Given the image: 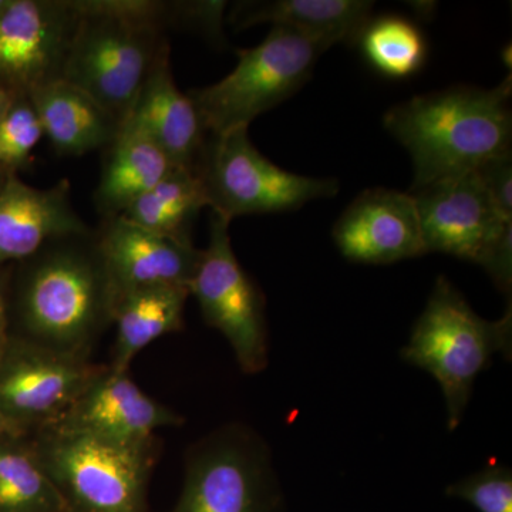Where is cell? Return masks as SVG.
<instances>
[{"mask_svg": "<svg viewBox=\"0 0 512 512\" xmlns=\"http://www.w3.org/2000/svg\"><path fill=\"white\" fill-rule=\"evenodd\" d=\"M114 299L96 231L47 241L10 275L12 335L60 355L89 359L113 323Z\"/></svg>", "mask_w": 512, "mask_h": 512, "instance_id": "6da1fadb", "label": "cell"}, {"mask_svg": "<svg viewBox=\"0 0 512 512\" xmlns=\"http://www.w3.org/2000/svg\"><path fill=\"white\" fill-rule=\"evenodd\" d=\"M511 76L500 86L453 87L392 107L383 126L413 160L412 187L470 173L511 154Z\"/></svg>", "mask_w": 512, "mask_h": 512, "instance_id": "7a4b0ae2", "label": "cell"}, {"mask_svg": "<svg viewBox=\"0 0 512 512\" xmlns=\"http://www.w3.org/2000/svg\"><path fill=\"white\" fill-rule=\"evenodd\" d=\"M511 343V305L503 318L483 319L446 276H439L402 357L440 384L453 431L463 420L478 375L495 353L510 357Z\"/></svg>", "mask_w": 512, "mask_h": 512, "instance_id": "3957f363", "label": "cell"}, {"mask_svg": "<svg viewBox=\"0 0 512 512\" xmlns=\"http://www.w3.org/2000/svg\"><path fill=\"white\" fill-rule=\"evenodd\" d=\"M30 440L70 511L146 512L154 439L124 444L49 426Z\"/></svg>", "mask_w": 512, "mask_h": 512, "instance_id": "277c9868", "label": "cell"}, {"mask_svg": "<svg viewBox=\"0 0 512 512\" xmlns=\"http://www.w3.org/2000/svg\"><path fill=\"white\" fill-rule=\"evenodd\" d=\"M326 50L295 30L272 26L258 46L238 50L237 66L228 76L187 94L210 136L248 128L301 90Z\"/></svg>", "mask_w": 512, "mask_h": 512, "instance_id": "5b68a950", "label": "cell"}, {"mask_svg": "<svg viewBox=\"0 0 512 512\" xmlns=\"http://www.w3.org/2000/svg\"><path fill=\"white\" fill-rule=\"evenodd\" d=\"M282 494L264 439L229 424L187 454L183 493L174 512H279Z\"/></svg>", "mask_w": 512, "mask_h": 512, "instance_id": "8992f818", "label": "cell"}, {"mask_svg": "<svg viewBox=\"0 0 512 512\" xmlns=\"http://www.w3.org/2000/svg\"><path fill=\"white\" fill-rule=\"evenodd\" d=\"M208 208L228 221L242 215L295 211L306 202L335 197V178L282 170L256 150L248 128L208 137L197 168Z\"/></svg>", "mask_w": 512, "mask_h": 512, "instance_id": "52a82bcc", "label": "cell"}, {"mask_svg": "<svg viewBox=\"0 0 512 512\" xmlns=\"http://www.w3.org/2000/svg\"><path fill=\"white\" fill-rule=\"evenodd\" d=\"M77 13L79 23L62 80L89 94L123 123L161 50L168 45L167 36L161 30L99 13Z\"/></svg>", "mask_w": 512, "mask_h": 512, "instance_id": "ba28073f", "label": "cell"}, {"mask_svg": "<svg viewBox=\"0 0 512 512\" xmlns=\"http://www.w3.org/2000/svg\"><path fill=\"white\" fill-rule=\"evenodd\" d=\"M229 224L227 218L211 211L208 247L201 249L188 289L197 298L207 325L228 340L242 372L255 375L268 365L265 299L239 265Z\"/></svg>", "mask_w": 512, "mask_h": 512, "instance_id": "9c48e42d", "label": "cell"}, {"mask_svg": "<svg viewBox=\"0 0 512 512\" xmlns=\"http://www.w3.org/2000/svg\"><path fill=\"white\" fill-rule=\"evenodd\" d=\"M107 369L10 336L0 357V414L19 434L52 426Z\"/></svg>", "mask_w": 512, "mask_h": 512, "instance_id": "30bf717a", "label": "cell"}, {"mask_svg": "<svg viewBox=\"0 0 512 512\" xmlns=\"http://www.w3.org/2000/svg\"><path fill=\"white\" fill-rule=\"evenodd\" d=\"M77 23L72 0H8L0 10V84L30 96L62 80Z\"/></svg>", "mask_w": 512, "mask_h": 512, "instance_id": "8fae6325", "label": "cell"}, {"mask_svg": "<svg viewBox=\"0 0 512 512\" xmlns=\"http://www.w3.org/2000/svg\"><path fill=\"white\" fill-rule=\"evenodd\" d=\"M407 194L416 205L426 254L441 252L480 264L512 222L495 210L476 171L412 187Z\"/></svg>", "mask_w": 512, "mask_h": 512, "instance_id": "7c38bea8", "label": "cell"}, {"mask_svg": "<svg viewBox=\"0 0 512 512\" xmlns=\"http://www.w3.org/2000/svg\"><path fill=\"white\" fill-rule=\"evenodd\" d=\"M96 239L116 301L150 286L188 288L201 258L192 242L154 234L123 217L101 221Z\"/></svg>", "mask_w": 512, "mask_h": 512, "instance_id": "4fadbf2b", "label": "cell"}, {"mask_svg": "<svg viewBox=\"0 0 512 512\" xmlns=\"http://www.w3.org/2000/svg\"><path fill=\"white\" fill-rule=\"evenodd\" d=\"M333 239L346 259L359 264H393L426 255L413 198L387 188L356 197L336 222Z\"/></svg>", "mask_w": 512, "mask_h": 512, "instance_id": "5bb4252c", "label": "cell"}, {"mask_svg": "<svg viewBox=\"0 0 512 512\" xmlns=\"http://www.w3.org/2000/svg\"><path fill=\"white\" fill-rule=\"evenodd\" d=\"M183 421V416L147 396L128 372H113L107 366L52 426L134 444L154 439V431Z\"/></svg>", "mask_w": 512, "mask_h": 512, "instance_id": "9a60e30c", "label": "cell"}, {"mask_svg": "<svg viewBox=\"0 0 512 512\" xmlns=\"http://www.w3.org/2000/svg\"><path fill=\"white\" fill-rule=\"evenodd\" d=\"M90 231L74 210L69 181L36 188L16 174L6 178L0 190V268L25 261L50 239Z\"/></svg>", "mask_w": 512, "mask_h": 512, "instance_id": "2e32d148", "label": "cell"}, {"mask_svg": "<svg viewBox=\"0 0 512 512\" xmlns=\"http://www.w3.org/2000/svg\"><path fill=\"white\" fill-rule=\"evenodd\" d=\"M170 43L161 50L126 120L140 127L170 163L197 173L210 134L188 94L175 84Z\"/></svg>", "mask_w": 512, "mask_h": 512, "instance_id": "e0dca14e", "label": "cell"}, {"mask_svg": "<svg viewBox=\"0 0 512 512\" xmlns=\"http://www.w3.org/2000/svg\"><path fill=\"white\" fill-rule=\"evenodd\" d=\"M373 8L367 0H249L231 6L227 18L238 30L262 23L295 30L329 50L359 42Z\"/></svg>", "mask_w": 512, "mask_h": 512, "instance_id": "ac0fdd59", "label": "cell"}, {"mask_svg": "<svg viewBox=\"0 0 512 512\" xmlns=\"http://www.w3.org/2000/svg\"><path fill=\"white\" fill-rule=\"evenodd\" d=\"M29 99L59 156L80 157L107 148L123 124L89 94L64 80L40 87Z\"/></svg>", "mask_w": 512, "mask_h": 512, "instance_id": "d6986e66", "label": "cell"}, {"mask_svg": "<svg viewBox=\"0 0 512 512\" xmlns=\"http://www.w3.org/2000/svg\"><path fill=\"white\" fill-rule=\"evenodd\" d=\"M173 167L150 137L124 120L113 143L106 148L94 207L103 220L120 217L141 195L154 187Z\"/></svg>", "mask_w": 512, "mask_h": 512, "instance_id": "ffe728a7", "label": "cell"}, {"mask_svg": "<svg viewBox=\"0 0 512 512\" xmlns=\"http://www.w3.org/2000/svg\"><path fill=\"white\" fill-rule=\"evenodd\" d=\"M190 289L180 285L150 286L120 296L114 306L116 325L113 372L126 373L134 357L150 343L184 328V309Z\"/></svg>", "mask_w": 512, "mask_h": 512, "instance_id": "44dd1931", "label": "cell"}, {"mask_svg": "<svg viewBox=\"0 0 512 512\" xmlns=\"http://www.w3.org/2000/svg\"><path fill=\"white\" fill-rule=\"evenodd\" d=\"M202 208H208V200L201 178L195 171L173 165L120 217L154 234L192 242L191 227Z\"/></svg>", "mask_w": 512, "mask_h": 512, "instance_id": "7402d4cb", "label": "cell"}, {"mask_svg": "<svg viewBox=\"0 0 512 512\" xmlns=\"http://www.w3.org/2000/svg\"><path fill=\"white\" fill-rule=\"evenodd\" d=\"M0 512H72L25 434L0 436Z\"/></svg>", "mask_w": 512, "mask_h": 512, "instance_id": "603a6c76", "label": "cell"}, {"mask_svg": "<svg viewBox=\"0 0 512 512\" xmlns=\"http://www.w3.org/2000/svg\"><path fill=\"white\" fill-rule=\"evenodd\" d=\"M357 43L369 63L389 77L412 76L426 60V42L420 30L399 16L370 20Z\"/></svg>", "mask_w": 512, "mask_h": 512, "instance_id": "cb8c5ba5", "label": "cell"}, {"mask_svg": "<svg viewBox=\"0 0 512 512\" xmlns=\"http://www.w3.org/2000/svg\"><path fill=\"white\" fill-rule=\"evenodd\" d=\"M43 133L42 123L29 96H18L0 120V170L16 174L25 167L39 144Z\"/></svg>", "mask_w": 512, "mask_h": 512, "instance_id": "d4e9b609", "label": "cell"}, {"mask_svg": "<svg viewBox=\"0 0 512 512\" xmlns=\"http://www.w3.org/2000/svg\"><path fill=\"white\" fill-rule=\"evenodd\" d=\"M446 494L466 501L478 512H512V473L504 466H490L448 485Z\"/></svg>", "mask_w": 512, "mask_h": 512, "instance_id": "484cf974", "label": "cell"}, {"mask_svg": "<svg viewBox=\"0 0 512 512\" xmlns=\"http://www.w3.org/2000/svg\"><path fill=\"white\" fill-rule=\"evenodd\" d=\"M485 191L490 195L495 210L504 218L512 221V158L507 156L485 161L476 170Z\"/></svg>", "mask_w": 512, "mask_h": 512, "instance_id": "4316f807", "label": "cell"}, {"mask_svg": "<svg viewBox=\"0 0 512 512\" xmlns=\"http://www.w3.org/2000/svg\"><path fill=\"white\" fill-rule=\"evenodd\" d=\"M478 265L483 266L501 292L510 295L512 285V222L498 235Z\"/></svg>", "mask_w": 512, "mask_h": 512, "instance_id": "83f0119b", "label": "cell"}, {"mask_svg": "<svg viewBox=\"0 0 512 512\" xmlns=\"http://www.w3.org/2000/svg\"><path fill=\"white\" fill-rule=\"evenodd\" d=\"M10 275H12V265L0 268V357L12 336L9 306Z\"/></svg>", "mask_w": 512, "mask_h": 512, "instance_id": "f1b7e54d", "label": "cell"}, {"mask_svg": "<svg viewBox=\"0 0 512 512\" xmlns=\"http://www.w3.org/2000/svg\"><path fill=\"white\" fill-rule=\"evenodd\" d=\"M16 97L18 96L15 93L10 92V90L0 84V120L8 113L9 107L12 106Z\"/></svg>", "mask_w": 512, "mask_h": 512, "instance_id": "f546056e", "label": "cell"}, {"mask_svg": "<svg viewBox=\"0 0 512 512\" xmlns=\"http://www.w3.org/2000/svg\"><path fill=\"white\" fill-rule=\"evenodd\" d=\"M5 434H19L16 433L15 430L10 427L8 421L5 420V417L0 414V436H5Z\"/></svg>", "mask_w": 512, "mask_h": 512, "instance_id": "4dcf8cb0", "label": "cell"}, {"mask_svg": "<svg viewBox=\"0 0 512 512\" xmlns=\"http://www.w3.org/2000/svg\"><path fill=\"white\" fill-rule=\"evenodd\" d=\"M9 177V174L3 173L2 170H0V190H2L3 185L6 183V178Z\"/></svg>", "mask_w": 512, "mask_h": 512, "instance_id": "1f68e13d", "label": "cell"}, {"mask_svg": "<svg viewBox=\"0 0 512 512\" xmlns=\"http://www.w3.org/2000/svg\"><path fill=\"white\" fill-rule=\"evenodd\" d=\"M6 3H8V0H0V10H2L3 8H5Z\"/></svg>", "mask_w": 512, "mask_h": 512, "instance_id": "d6a6232c", "label": "cell"}]
</instances>
